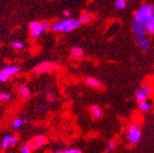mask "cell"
<instances>
[{"instance_id": "cell-18", "label": "cell", "mask_w": 154, "mask_h": 153, "mask_svg": "<svg viewBox=\"0 0 154 153\" xmlns=\"http://www.w3.org/2000/svg\"><path fill=\"white\" fill-rule=\"evenodd\" d=\"M92 18H93L92 14H90V13H85V14H83L81 16L79 20H80V22L82 24H86V23H88V22H90L92 20Z\"/></svg>"}, {"instance_id": "cell-6", "label": "cell", "mask_w": 154, "mask_h": 153, "mask_svg": "<svg viewBox=\"0 0 154 153\" xmlns=\"http://www.w3.org/2000/svg\"><path fill=\"white\" fill-rule=\"evenodd\" d=\"M47 142H48V139L45 136H37L29 141L28 146L29 147V148L32 151L36 148H38L44 146Z\"/></svg>"}, {"instance_id": "cell-22", "label": "cell", "mask_w": 154, "mask_h": 153, "mask_svg": "<svg viewBox=\"0 0 154 153\" xmlns=\"http://www.w3.org/2000/svg\"><path fill=\"white\" fill-rule=\"evenodd\" d=\"M58 153H81L82 150L79 148H66L63 150H58Z\"/></svg>"}, {"instance_id": "cell-29", "label": "cell", "mask_w": 154, "mask_h": 153, "mask_svg": "<svg viewBox=\"0 0 154 153\" xmlns=\"http://www.w3.org/2000/svg\"><path fill=\"white\" fill-rule=\"evenodd\" d=\"M43 109H45V106H42L40 107H38V110H40V111H42Z\"/></svg>"}, {"instance_id": "cell-21", "label": "cell", "mask_w": 154, "mask_h": 153, "mask_svg": "<svg viewBox=\"0 0 154 153\" xmlns=\"http://www.w3.org/2000/svg\"><path fill=\"white\" fill-rule=\"evenodd\" d=\"M45 93H46V95H47L48 100H49V102H50V103H53V102H55V101H56V99H57L56 95H55L51 91H50L49 89H46Z\"/></svg>"}, {"instance_id": "cell-5", "label": "cell", "mask_w": 154, "mask_h": 153, "mask_svg": "<svg viewBox=\"0 0 154 153\" xmlns=\"http://www.w3.org/2000/svg\"><path fill=\"white\" fill-rule=\"evenodd\" d=\"M153 91V88L150 84H144L141 87H140L137 91H136V99L137 101L142 102L144 100H147L148 97L151 94Z\"/></svg>"}, {"instance_id": "cell-15", "label": "cell", "mask_w": 154, "mask_h": 153, "mask_svg": "<svg viewBox=\"0 0 154 153\" xmlns=\"http://www.w3.org/2000/svg\"><path fill=\"white\" fill-rule=\"evenodd\" d=\"M144 25H145V29H146L147 33H149L150 35H154V15L152 16V17L150 18V20Z\"/></svg>"}, {"instance_id": "cell-23", "label": "cell", "mask_w": 154, "mask_h": 153, "mask_svg": "<svg viewBox=\"0 0 154 153\" xmlns=\"http://www.w3.org/2000/svg\"><path fill=\"white\" fill-rule=\"evenodd\" d=\"M11 46L16 49V50H22L24 48V44L20 41H12L11 42Z\"/></svg>"}, {"instance_id": "cell-3", "label": "cell", "mask_w": 154, "mask_h": 153, "mask_svg": "<svg viewBox=\"0 0 154 153\" xmlns=\"http://www.w3.org/2000/svg\"><path fill=\"white\" fill-rule=\"evenodd\" d=\"M19 72V67L16 65H8L0 70V82H7L11 76Z\"/></svg>"}, {"instance_id": "cell-26", "label": "cell", "mask_w": 154, "mask_h": 153, "mask_svg": "<svg viewBox=\"0 0 154 153\" xmlns=\"http://www.w3.org/2000/svg\"><path fill=\"white\" fill-rule=\"evenodd\" d=\"M41 22H38V21H32V22H30L29 23V29H30V31L31 30H34V29H36L37 28H38L41 26Z\"/></svg>"}, {"instance_id": "cell-13", "label": "cell", "mask_w": 154, "mask_h": 153, "mask_svg": "<svg viewBox=\"0 0 154 153\" xmlns=\"http://www.w3.org/2000/svg\"><path fill=\"white\" fill-rule=\"evenodd\" d=\"M91 114H92L93 118H95V119H99V118H101L103 117L102 109L100 107H98V106H93L91 108Z\"/></svg>"}, {"instance_id": "cell-24", "label": "cell", "mask_w": 154, "mask_h": 153, "mask_svg": "<svg viewBox=\"0 0 154 153\" xmlns=\"http://www.w3.org/2000/svg\"><path fill=\"white\" fill-rule=\"evenodd\" d=\"M11 98V94L8 93H0V102H5Z\"/></svg>"}, {"instance_id": "cell-25", "label": "cell", "mask_w": 154, "mask_h": 153, "mask_svg": "<svg viewBox=\"0 0 154 153\" xmlns=\"http://www.w3.org/2000/svg\"><path fill=\"white\" fill-rule=\"evenodd\" d=\"M116 147H117V143H116V141L114 140H110L108 143H107V146H106V150L107 151H112L116 148Z\"/></svg>"}, {"instance_id": "cell-8", "label": "cell", "mask_w": 154, "mask_h": 153, "mask_svg": "<svg viewBox=\"0 0 154 153\" xmlns=\"http://www.w3.org/2000/svg\"><path fill=\"white\" fill-rule=\"evenodd\" d=\"M131 29H132V31L135 34V38H136V37H140V36H143V35H146V33H147L146 29H145V25L142 24V23H140V22H138L136 20H134L132 22Z\"/></svg>"}, {"instance_id": "cell-17", "label": "cell", "mask_w": 154, "mask_h": 153, "mask_svg": "<svg viewBox=\"0 0 154 153\" xmlns=\"http://www.w3.org/2000/svg\"><path fill=\"white\" fill-rule=\"evenodd\" d=\"M139 104H140L139 105V107H140V109L142 112L147 113V112H149L150 110V104H149V102L148 100H144L142 102H140Z\"/></svg>"}, {"instance_id": "cell-11", "label": "cell", "mask_w": 154, "mask_h": 153, "mask_svg": "<svg viewBox=\"0 0 154 153\" xmlns=\"http://www.w3.org/2000/svg\"><path fill=\"white\" fill-rule=\"evenodd\" d=\"M49 29H51V25H50L48 22H43V23L41 24V26L38 27V28H37V29H34V30H31V36L36 39V38L40 37V36L42 35V32L48 30Z\"/></svg>"}, {"instance_id": "cell-28", "label": "cell", "mask_w": 154, "mask_h": 153, "mask_svg": "<svg viewBox=\"0 0 154 153\" xmlns=\"http://www.w3.org/2000/svg\"><path fill=\"white\" fill-rule=\"evenodd\" d=\"M63 17H71V12L66 9V10L63 11Z\"/></svg>"}, {"instance_id": "cell-10", "label": "cell", "mask_w": 154, "mask_h": 153, "mask_svg": "<svg viewBox=\"0 0 154 153\" xmlns=\"http://www.w3.org/2000/svg\"><path fill=\"white\" fill-rule=\"evenodd\" d=\"M17 144V139L15 138V137H13V136L8 135V136H6V137L3 139L2 143H1V147H2L3 149H6V148H8V147H10V146L14 147V146H16Z\"/></svg>"}, {"instance_id": "cell-14", "label": "cell", "mask_w": 154, "mask_h": 153, "mask_svg": "<svg viewBox=\"0 0 154 153\" xmlns=\"http://www.w3.org/2000/svg\"><path fill=\"white\" fill-rule=\"evenodd\" d=\"M71 54L72 57H74V58H81V57H83V55H84V50L80 47L74 46L71 49Z\"/></svg>"}, {"instance_id": "cell-12", "label": "cell", "mask_w": 154, "mask_h": 153, "mask_svg": "<svg viewBox=\"0 0 154 153\" xmlns=\"http://www.w3.org/2000/svg\"><path fill=\"white\" fill-rule=\"evenodd\" d=\"M85 84L87 85H89L90 87L92 88H95V89H100L102 87V84L98 81V80H96L93 77H88L86 78L85 80Z\"/></svg>"}, {"instance_id": "cell-9", "label": "cell", "mask_w": 154, "mask_h": 153, "mask_svg": "<svg viewBox=\"0 0 154 153\" xmlns=\"http://www.w3.org/2000/svg\"><path fill=\"white\" fill-rule=\"evenodd\" d=\"M136 41L138 43V46L140 47V49L144 51L147 52L149 48H150V43L149 41L147 38V35H143V36H140V37H136Z\"/></svg>"}, {"instance_id": "cell-27", "label": "cell", "mask_w": 154, "mask_h": 153, "mask_svg": "<svg viewBox=\"0 0 154 153\" xmlns=\"http://www.w3.org/2000/svg\"><path fill=\"white\" fill-rule=\"evenodd\" d=\"M20 151L22 153H29V152H31V149L29 148L28 144H25V145H22V147L20 148Z\"/></svg>"}, {"instance_id": "cell-2", "label": "cell", "mask_w": 154, "mask_h": 153, "mask_svg": "<svg viewBox=\"0 0 154 153\" xmlns=\"http://www.w3.org/2000/svg\"><path fill=\"white\" fill-rule=\"evenodd\" d=\"M154 15V7L149 4L142 5L134 14V20L146 24Z\"/></svg>"}, {"instance_id": "cell-19", "label": "cell", "mask_w": 154, "mask_h": 153, "mask_svg": "<svg viewBox=\"0 0 154 153\" xmlns=\"http://www.w3.org/2000/svg\"><path fill=\"white\" fill-rule=\"evenodd\" d=\"M127 0H116L115 2V7L119 9H124L127 8Z\"/></svg>"}, {"instance_id": "cell-7", "label": "cell", "mask_w": 154, "mask_h": 153, "mask_svg": "<svg viewBox=\"0 0 154 153\" xmlns=\"http://www.w3.org/2000/svg\"><path fill=\"white\" fill-rule=\"evenodd\" d=\"M58 68H59V66H58L56 63L45 62V63H42L41 64L37 65L34 68V72H37V73H42V72H51V71H53V70H57Z\"/></svg>"}, {"instance_id": "cell-4", "label": "cell", "mask_w": 154, "mask_h": 153, "mask_svg": "<svg viewBox=\"0 0 154 153\" xmlns=\"http://www.w3.org/2000/svg\"><path fill=\"white\" fill-rule=\"evenodd\" d=\"M128 139L131 144H137L141 139V130L138 125H131L128 130Z\"/></svg>"}, {"instance_id": "cell-1", "label": "cell", "mask_w": 154, "mask_h": 153, "mask_svg": "<svg viewBox=\"0 0 154 153\" xmlns=\"http://www.w3.org/2000/svg\"><path fill=\"white\" fill-rule=\"evenodd\" d=\"M81 22L79 20H76V18H69V20H60L53 25L51 26V29L54 32H71L76 29H78L81 26Z\"/></svg>"}, {"instance_id": "cell-20", "label": "cell", "mask_w": 154, "mask_h": 153, "mask_svg": "<svg viewBox=\"0 0 154 153\" xmlns=\"http://www.w3.org/2000/svg\"><path fill=\"white\" fill-rule=\"evenodd\" d=\"M23 124H24V120L22 118H16L12 122V127L14 129H18L20 127H22Z\"/></svg>"}, {"instance_id": "cell-16", "label": "cell", "mask_w": 154, "mask_h": 153, "mask_svg": "<svg viewBox=\"0 0 154 153\" xmlns=\"http://www.w3.org/2000/svg\"><path fill=\"white\" fill-rule=\"evenodd\" d=\"M18 93L20 94V96L23 98V99H26L29 96L30 94V90L27 87V86H21L19 87V90H18Z\"/></svg>"}]
</instances>
